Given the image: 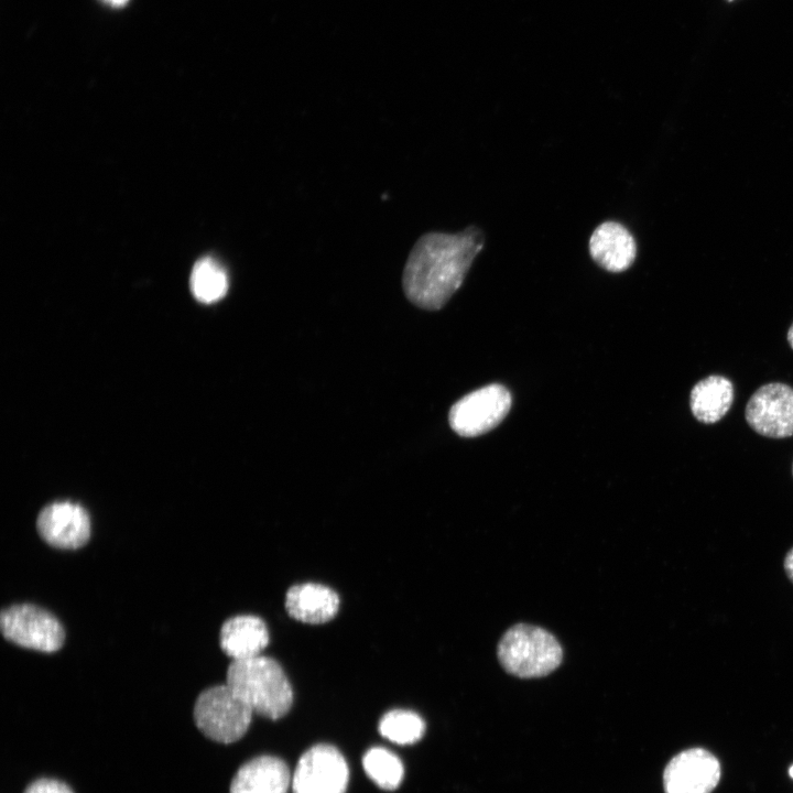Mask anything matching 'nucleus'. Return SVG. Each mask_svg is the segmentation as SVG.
Segmentation results:
<instances>
[{"label": "nucleus", "instance_id": "16", "mask_svg": "<svg viewBox=\"0 0 793 793\" xmlns=\"http://www.w3.org/2000/svg\"><path fill=\"white\" fill-rule=\"evenodd\" d=\"M189 286L196 300L207 304L214 303L226 295L228 276L215 259L206 257L194 264Z\"/></svg>", "mask_w": 793, "mask_h": 793}, {"label": "nucleus", "instance_id": "19", "mask_svg": "<svg viewBox=\"0 0 793 793\" xmlns=\"http://www.w3.org/2000/svg\"><path fill=\"white\" fill-rule=\"evenodd\" d=\"M24 793H73V791L58 780L43 778L32 782Z\"/></svg>", "mask_w": 793, "mask_h": 793}, {"label": "nucleus", "instance_id": "14", "mask_svg": "<svg viewBox=\"0 0 793 793\" xmlns=\"http://www.w3.org/2000/svg\"><path fill=\"white\" fill-rule=\"evenodd\" d=\"M269 643L264 621L252 615H238L227 619L220 629V648L232 660L261 655Z\"/></svg>", "mask_w": 793, "mask_h": 793}, {"label": "nucleus", "instance_id": "15", "mask_svg": "<svg viewBox=\"0 0 793 793\" xmlns=\"http://www.w3.org/2000/svg\"><path fill=\"white\" fill-rule=\"evenodd\" d=\"M734 401V387L723 376H709L698 381L689 394L694 417L706 424L716 423L729 411Z\"/></svg>", "mask_w": 793, "mask_h": 793}, {"label": "nucleus", "instance_id": "23", "mask_svg": "<svg viewBox=\"0 0 793 793\" xmlns=\"http://www.w3.org/2000/svg\"><path fill=\"white\" fill-rule=\"evenodd\" d=\"M790 776L793 779V765L789 770Z\"/></svg>", "mask_w": 793, "mask_h": 793}, {"label": "nucleus", "instance_id": "9", "mask_svg": "<svg viewBox=\"0 0 793 793\" xmlns=\"http://www.w3.org/2000/svg\"><path fill=\"white\" fill-rule=\"evenodd\" d=\"M36 529L43 541L51 546L74 550L88 542L90 518L79 503L54 501L40 511Z\"/></svg>", "mask_w": 793, "mask_h": 793}, {"label": "nucleus", "instance_id": "11", "mask_svg": "<svg viewBox=\"0 0 793 793\" xmlns=\"http://www.w3.org/2000/svg\"><path fill=\"white\" fill-rule=\"evenodd\" d=\"M593 260L606 271L618 273L631 267L637 256V245L631 232L620 222L600 224L589 238Z\"/></svg>", "mask_w": 793, "mask_h": 793}, {"label": "nucleus", "instance_id": "5", "mask_svg": "<svg viewBox=\"0 0 793 793\" xmlns=\"http://www.w3.org/2000/svg\"><path fill=\"white\" fill-rule=\"evenodd\" d=\"M3 638L19 647L55 652L65 641V630L48 610L33 604H15L0 612Z\"/></svg>", "mask_w": 793, "mask_h": 793}, {"label": "nucleus", "instance_id": "12", "mask_svg": "<svg viewBox=\"0 0 793 793\" xmlns=\"http://www.w3.org/2000/svg\"><path fill=\"white\" fill-rule=\"evenodd\" d=\"M292 775L284 761L260 756L242 764L231 780L229 793H287Z\"/></svg>", "mask_w": 793, "mask_h": 793}, {"label": "nucleus", "instance_id": "25", "mask_svg": "<svg viewBox=\"0 0 793 793\" xmlns=\"http://www.w3.org/2000/svg\"><path fill=\"white\" fill-rule=\"evenodd\" d=\"M792 474H793V466H792Z\"/></svg>", "mask_w": 793, "mask_h": 793}, {"label": "nucleus", "instance_id": "1", "mask_svg": "<svg viewBox=\"0 0 793 793\" xmlns=\"http://www.w3.org/2000/svg\"><path fill=\"white\" fill-rule=\"evenodd\" d=\"M484 245L485 235L477 226L456 233L422 235L412 247L402 273L406 298L423 309H441L461 286Z\"/></svg>", "mask_w": 793, "mask_h": 793}, {"label": "nucleus", "instance_id": "13", "mask_svg": "<svg viewBox=\"0 0 793 793\" xmlns=\"http://www.w3.org/2000/svg\"><path fill=\"white\" fill-rule=\"evenodd\" d=\"M287 613L295 620L319 624L332 620L339 609V597L332 588L305 583L292 586L285 596Z\"/></svg>", "mask_w": 793, "mask_h": 793}, {"label": "nucleus", "instance_id": "10", "mask_svg": "<svg viewBox=\"0 0 793 793\" xmlns=\"http://www.w3.org/2000/svg\"><path fill=\"white\" fill-rule=\"evenodd\" d=\"M720 779L717 758L702 748L675 756L663 773L665 793H710Z\"/></svg>", "mask_w": 793, "mask_h": 793}, {"label": "nucleus", "instance_id": "22", "mask_svg": "<svg viewBox=\"0 0 793 793\" xmlns=\"http://www.w3.org/2000/svg\"><path fill=\"white\" fill-rule=\"evenodd\" d=\"M787 341L793 349V324L791 325L789 332H787Z\"/></svg>", "mask_w": 793, "mask_h": 793}, {"label": "nucleus", "instance_id": "21", "mask_svg": "<svg viewBox=\"0 0 793 793\" xmlns=\"http://www.w3.org/2000/svg\"><path fill=\"white\" fill-rule=\"evenodd\" d=\"M102 1L111 7L120 8V7H123L129 0H102Z\"/></svg>", "mask_w": 793, "mask_h": 793}, {"label": "nucleus", "instance_id": "2", "mask_svg": "<svg viewBox=\"0 0 793 793\" xmlns=\"http://www.w3.org/2000/svg\"><path fill=\"white\" fill-rule=\"evenodd\" d=\"M226 683L253 713L269 719L283 717L293 703L292 686L281 665L272 658L258 655L232 660Z\"/></svg>", "mask_w": 793, "mask_h": 793}, {"label": "nucleus", "instance_id": "24", "mask_svg": "<svg viewBox=\"0 0 793 793\" xmlns=\"http://www.w3.org/2000/svg\"><path fill=\"white\" fill-rule=\"evenodd\" d=\"M726 1L731 2V1H734V0H726Z\"/></svg>", "mask_w": 793, "mask_h": 793}, {"label": "nucleus", "instance_id": "7", "mask_svg": "<svg viewBox=\"0 0 793 793\" xmlns=\"http://www.w3.org/2000/svg\"><path fill=\"white\" fill-rule=\"evenodd\" d=\"M349 770L333 746L316 745L298 760L292 775V793H346Z\"/></svg>", "mask_w": 793, "mask_h": 793}, {"label": "nucleus", "instance_id": "4", "mask_svg": "<svg viewBox=\"0 0 793 793\" xmlns=\"http://www.w3.org/2000/svg\"><path fill=\"white\" fill-rule=\"evenodd\" d=\"M252 709L227 683L204 689L194 704L196 727L209 739L231 743L247 732Z\"/></svg>", "mask_w": 793, "mask_h": 793}, {"label": "nucleus", "instance_id": "20", "mask_svg": "<svg viewBox=\"0 0 793 793\" xmlns=\"http://www.w3.org/2000/svg\"><path fill=\"white\" fill-rule=\"evenodd\" d=\"M784 569H785L787 577L793 583V547L787 552V554L785 556Z\"/></svg>", "mask_w": 793, "mask_h": 793}, {"label": "nucleus", "instance_id": "18", "mask_svg": "<svg viewBox=\"0 0 793 793\" xmlns=\"http://www.w3.org/2000/svg\"><path fill=\"white\" fill-rule=\"evenodd\" d=\"M379 731L391 742L401 746L412 745L423 737L425 723L416 713L394 709L381 718Z\"/></svg>", "mask_w": 793, "mask_h": 793}, {"label": "nucleus", "instance_id": "3", "mask_svg": "<svg viewBox=\"0 0 793 793\" xmlns=\"http://www.w3.org/2000/svg\"><path fill=\"white\" fill-rule=\"evenodd\" d=\"M497 651L502 667L521 678L545 676L557 669L563 659L562 647L552 633L525 623L508 629Z\"/></svg>", "mask_w": 793, "mask_h": 793}, {"label": "nucleus", "instance_id": "6", "mask_svg": "<svg viewBox=\"0 0 793 793\" xmlns=\"http://www.w3.org/2000/svg\"><path fill=\"white\" fill-rule=\"evenodd\" d=\"M511 408V394L501 384L492 383L458 400L449 410L448 420L455 433L475 437L495 428Z\"/></svg>", "mask_w": 793, "mask_h": 793}, {"label": "nucleus", "instance_id": "17", "mask_svg": "<svg viewBox=\"0 0 793 793\" xmlns=\"http://www.w3.org/2000/svg\"><path fill=\"white\" fill-rule=\"evenodd\" d=\"M362 765L367 775L382 790H395L402 782L404 769L401 760L384 748L369 749L362 758Z\"/></svg>", "mask_w": 793, "mask_h": 793}, {"label": "nucleus", "instance_id": "8", "mask_svg": "<svg viewBox=\"0 0 793 793\" xmlns=\"http://www.w3.org/2000/svg\"><path fill=\"white\" fill-rule=\"evenodd\" d=\"M749 426L760 435L784 438L793 435V388L780 382L760 387L745 410Z\"/></svg>", "mask_w": 793, "mask_h": 793}]
</instances>
